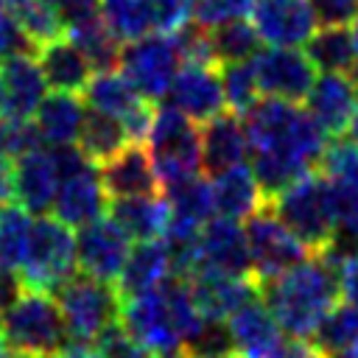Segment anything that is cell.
<instances>
[{"label": "cell", "mask_w": 358, "mask_h": 358, "mask_svg": "<svg viewBox=\"0 0 358 358\" xmlns=\"http://www.w3.org/2000/svg\"><path fill=\"white\" fill-rule=\"evenodd\" d=\"M243 129L249 140L252 173L266 201L302 173L319 168L327 148V134L305 109L271 95L257 98L243 112Z\"/></svg>", "instance_id": "1"}, {"label": "cell", "mask_w": 358, "mask_h": 358, "mask_svg": "<svg viewBox=\"0 0 358 358\" xmlns=\"http://www.w3.org/2000/svg\"><path fill=\"white\" fill-rule=\"evenodd\" d=\"M257 288L263 305L291 338L313 336L316 324L338 302L336 268L324 255H310L282 274L263 280Z\"/></svg>", "instance_id": "2"}, {"label": "cell", "mask_w": 358, "mask_h": 358, "mask_svg": "<svg viewBox=\"0 0 358 358\" xmlns=\"http://www.w3.org/2000/svg\"><path fill=\"white\" fill-rule=\"evenodd\" d=\"M266 204L308 246L310 255H322L330 246L333 227H336V210H333L330 179L322 171L302 173Z\"/></svg>", "instance_id": "3"}, {"label": "cell", "mask_w": 358, "mask_h": 358, "mask_svg": "<svg viewBox=\"0 0 358 358\" xmlns=\"http://www.w3.org/2000/svg\"><path fill=\"white\" fill-rule=\"evenodd\" d=\"M143 145L154 162L162 187L185 176H193L201 168V131L196 120H190L187 115H182L168 103H157Z\"/></svg>", "instance_id": "4"}, {"label": "cell", "mask_w": 358, "mask_h": 358, "mask_svg": "<svg viewBox=\"0 0 358 358\" xmlns=\"http://www.w3.org/2000/svg\"><path fill=\"white\" fill-rule=\"evenodd\" d=\"M3 336H6L8 352L59 355L70 344V336L53 294L31 291V288L11 308L3 310Z\"/></svg>", "instance_id": "5"}, {"label": "cell", "mask_w": 358, "mask_h": 358, "mask_svg": "<svg viewBox=\"0 0 358 358\" xmlns=\"http://www.w3.org/2000/svg\"><path fill=\"white\" fill-rule=\"evenodd\" d=\"M53 296L73 344H92L103 327L120 319V296L115 285L84 271L64 280Z\"/></svg>", "instance_id": "6"}, {"label": "cell", "mask_w": 358, "mask_h": 358, "mask_svg": "<svg viewBox=\"0 0 358 358\" xmlns=\"http://www.w3.org/2000/svg\"><path fill=\"white\" fill-rule=\"evenodd\" d=\"M22 282L31 291L56 294V288L70 280L78 268L76 263V238L67 224H62L56 215H36L31 221L28 249L22 260Z\"/></svg>", "instance_id": "7"}, {"label": "cell", "mask_w": 358, "mask_h": 358, "mask_svg": "<svg viewBox=\"0 0 358 358\" xmlns=\"http://www.w3.org/2000/svg\"><path fill=\"white\" fill-rule=\"evenodd\" d=\"M243 232H246V246H249V260H252V277L257 280V285L263 280L282 274L299 260L310 257L308 246L274 215L268 204L257 207L246 218Z\"/></svg>", "instance_id": "8"}, {"label": "cell", "mask_w": 358, "mask_h": 358, "mask_svg": "<svg viewBox=\"0 0 358 358\" xmlns=\"http://www.w3.org/2000/svg\"><path fill=\"white\" fill-rule=\"evenodd\" d=\"M117 67L143 98L159 101V98H165L176 70L182 67V59H179L173 36L154 31V34L137 36L131 42H123Z\"/></svg>", "instance_id": "9"}, {"label": "cell", "mask_w": 358, "mask_h": 358, "mask_svg": "<svg viewBox=\"0 0 358 358\" xmlns=\"http://www.w3.org/2000/svg\"><path fill=\"white\" fill-rule=\"evenodd\" d=\"M87 103L117 117L126 126L129 143H145L157 103L143 98L120 70H95L84 87Z\"/></svg>", "instance_id": "10"}, {"label": "cell", "mask_w": 358, "mask_h": 358, "mask_svg": "<svg viewBox=\"0 0 358 358\" xmlns=\"http://www.w3.org/2000/svg\"><path fill=\"white\" fill-rule=\"evenodd\" d=\"M120 324L154 355V358H182L185 344L171 319L162 291H148L120 302Z\"/></svg>", "instance_id": "11"}, {"label": "cell", "mask_w": 358, "mask_h": 358, "mask_svg": "<svg viewBox=\"0 0 358 358\" xmlns=\"http://www.w3.org/2000/svg\"><path fill=\"white\" fill-rule=\"evenodd\" d=\"M252 67L257 76L260 95L282 98L291 103H302L316 78V67L299 48H263L252 56Z\"/></svg>", "instance_id": "12"}, {"label": "cell", "mask_w": 358, "mask_h": 358, "mask_svg": "<svg viewBox=\"0 0 358 358\" xmlns=\"http://www.w3.org/2000/svg\"><path fill=\"white\" fill-rule=\"evenodd\" d=\"M131 252V238L112 221V218H95L84 227H78L76 235V263L84 274L115 282L126 257Z\"/></svg>", "instance_id": "13"}, {"label": "cell", "mask_w": 358, "mask_h": 358, "mask_svg": "<svg viewBox=\"0 0 358 358\" xmlns=\"http://www.w3.org/2000/svg\"><path fill=\"white\" fill-rule=\"evenodd\" d=\"M165 101L196 123L210 120L227 106L221 76L210 64H182L165 92Z\"/></svg>", "instance_id": "14"}, {"label": "cell", "mask_w": 358, "mask_h": 358, "mask_svg": "<svg viewBox=\"0 0 358 358\" xmlns=\"http://www.w3.org/2000/svg\"><path fill=\"white\" fill-rule=\"evenodd\" d=\"M98 176L109 199L159 196L162 190V182L143 143H126L117 154L98 165Z\"/></svg>", "instance_id": "15"}, {"label": "cell", "mask_w": 358, "mask_h": 358, "mask_svg": "<svg viewBox=\"0 0 358 358\" xmlns=\"http://www.w3.org/2000/svg\"><path fill=\"white\" fill-rule=\"evenodd\" d=\"M252 25L260 42L280 48H299L316 31V17L308 0H255Z\"/></svg>", "instance_id": "16"}, {"label": "cell", "mask_w": 358, "mask_h": 358, "mask_svg": "<svg viewBox=\"0 0 358 358\" xmlns=\"http://www.w3.org/2000/svg\"><path fill=\"white\" fill-rule=\"evenodd\" d=\"M199 260H201L199 268L252 277V260H249L243 227L235 218H224V215L207 218L199 229Z\"/></svg>", "instance_id": "17"}, {"label": "cell", "mask_w": 358, "mask_h": 358, "mask_svg": "<svg viewBox=\"0 0 358 358\" xmlns=\"http://www.w3.org/2000/svg\"><path fill=\"white\" fill-rule=\"evenodd\" d=\"M190 294L201 310L204 319H218L227 322L229 313H235L241 305L249 299L260 296L257 280L255 277H238V274H224L215 268H199L187 277Z\"/></svg>", "instance_id": "18"}, {"label": "cell", "mask_w": 358, "mask_h": 358, "mask_svg": "<svg viewBox=\"0 0 358 358\" xmlns=\"http://www.w3.org/2000/svg\"><path fill=\"white\" fill-rule=\"evenodd\" d=\"M355 98H358V84L347 73H322L319 78H313V87L302 103L305 112L316 120V126L330 140H336L350 126Z\"/></svg>", "instance_id": "19"}, {"label": "cell", "mask_w": 358, "mask_h": 358, "mask_svg": "<svg viewBox=\"0 0 358 358\" xmlns=\"http://www.w3.org/2000/svg\"><path fill=\"white\" fill-rule=\"evenodd\" d=\"M45 76L34 53H8L0 59V117H34L45 98Z\"/></svg>", "instance_id": "20"}, {"label": "cell", "mask_w": 358, "mask_h": 358, "mask_svg": "<svg viewBox=\"0 0 358 358\" xmlns=\"http://www.w3.org/2000/svg\"><path fill=\"white\" fill-rule=\"evenodd\" d=\"M106 204H109V196L101 185V176H98V168L90 165L78 173H70V176H62L59 179V187H56V196H53V215L67 224V227H84L95 218H101L106 213Z\"/></svg>", "instance_id": "21"}, {"label": "cell", "mask_w": 358, "mask_h": 358, "mask_svg": "<svg viewBox=\"0 0 358 358\" xmlns=\"http://www.w3.org/2000/svg\"><path fill=\"white\" fill-rule=\"evenodd\" d=\"M227 330L232 338V355L235 358H268L280 338V324L268 313L260 296L241 305L235 313L227 316Z\"/></svg>", "instance_id": "22"}, {"label": "cell", "mask_w": 358, "mask_h": 358, "mask_svg": "<svg viewBox=\"0 0 358 358\" xmlns=\"http://www.w3.org/2000/svg\"><path fill=\"white\" fill-rule=\"evenodd\" d=\"M11 168H14V199L20 201V207H25L34 215H45L59 187V173L50 148L39 145L25 151L11 162Z\"/></svg>", "instance_id": "23"}, {"label": "cell", "mask_w": 358, "mask_h": 358, "mask_svg": "<svg viewBox=\"0 0 358 358\" xmlns=\"http://www.w3.org/2000/svg\"><path fill=\"white\" fill-rule=\"evenodd\" d=\"M201 131V168L207 173H221L232 165H241L249 154L246 129L238 112L221 109L210 120H204Z\"/></svg>", "instance_id": "24"}, {"label": "cell", "mask_w": 358, "mask_h": 358, "mask_svg": "<svg viewBox=\"0 0 358 358\" xmlns=\"http://www.w3.org/2000/svg\"><path fill=\"white\" fill-rule=\"evenodd\" d=\"M171 274V252L168 243L157 241H137V246L129 252L117 280H115V291L123 299L157 291Z\"/></svg>", "instance_id": "25"}, {"label": "cell", "mask_w": 358, "mask_h": 358, "mask_svg": "<svg viewBox=\"0 0 358 358\" xmlns=\"http://www.w3.org/2000/svg\"><path fill=\"white\" fill-rule=\"evenodd\" d=\"M36 64L45 76V84L62 92H81L92 76L90 59L81 53L76 42H70L64 34L42 42L36 50Z\"/></svg>", "instance_id": "26"}, {"label": "cell", "mask_w": 358, "mask_h": 358, "mask_svg": "<svg viewBox=\"0 0 358 358\" xmlns=\"http://www.w3.org/2000/svg\"><path fill=\"white\" fill-rule=\"evenodd\" d=\"M210 187H213V210L215 215H224V218L241 221L266 204L252 168H246L243 162L215 173Z\"/></svg>", "instance_id": "27"}, {"label": "cell", "mask_w": 358, "mask_h": 358, "mask_svg": "<svg viewBox=\"0 0 358 358\" xmlns=\"http://www.w3.org/2000/svg\"><path fill=\"white\" fill-rule=\"evenodd\" d=\"M109 218L131 238V241H157L165 238L168 229V201L159 196H131V199H109Z\"/></svg>", "instance_id": "28"}, {"label": "cell", "mask_w": 358, "mask_h": 358, "mask_svg": "<svg viewBox=\"0 0 358 358\" xmlns=\"http://www.w3.org/2000/svg\"><path fill=\"white\" fill-rule=\"evenodd\" d=\"M84 103L76 98V92L53 90L45 95L34 112V126L42 137V143L50 145H73L78 140V129L84 120Z\"/></svg>", "instance_id": "29"}, {"label": "cell", "mask_w": 358, "mask_h": 358, "mask_svg": "<svg viewBox=\"0 0 358 358\" xmlns=\"http://www.w3.org/2000/svg\"><path fill=\"white\" fill-rule=\"evenodd\" d=\"M78 148L95 162L101 165L103 159H109L112 154H117L126 143H129V134H126V126L106 115V112H98V109H87L84 112V120H81V129H78Z\"/></svg>", "instance_id": "30"}, {"label": "cell", "mask_w": 358, "mask_h": 358, "mask_svg": "<svg viewBox=\"0 0 358 358\" xmlns=\"http://www.w3.org/2000/svg\"><path fill=\"white\" fill-rule=\"evenodd\" d=\"M305 56L322 73H347L352 67V36L344 25H322L305 42Z\"/></svg>", "instance_id": "31"}, {"label": "cell", "mask_w": 358, "mask_h": 358, "mask_svg": "<svg viewBox=\"0 0 358 358\" xmlns=\"http://www.w3.org/2000/svg\"><path fill=\"white\" fill-rule=\"evenodd\" d=\"M3 8L14 17L20 31L25 34V39L34 45V50L42 42L64 34V22H62L59 8H53L45 0H6Z\"/></svg>", "instance_id": "32"}, {"label": "cell", "mask_w": 358, "mask_h": 358, "mask_svg": "<svg viewBox=\"0 0 358 358\" xmlns=\"http://www.w3.org/2000/svg\"><path fill=\"white\" fill-rule=\"evenodd\" d=\"M358 341V302H336L313 330V347L327 358Z\"/></svg>", "instance_id": "33"}, {"label": "cell", "mask_w": 358, "mask_h": 358, "mask_svg": "<svg viewBox=\"0 0 358 358\" xmlns=\"http://www.w3.org/2000/svg\"><path fill=\"white\" fill-rule=\"evenodd\" d=\"M207 31H210V45H213L215 64L243 62V59H252L260 50V36H257L255 25L246 22L243 17L218 22V25H213Z\"/></svg>", "instance_id": "34"}, {"label": "cell", "mask_w": 358, "mask_h": 358, "mask_svg": "<svg viewBox=\"0 0 358 358\" xmlns=\"http://www.w3.org/2000/svg\"><path fill=\"white\" fill-rule=\"evenodd\" d=\"M98 8L117 42H131L154 31L148 0H98Z\"/></svg>", "instance_id": "35"}, {"label": "cell", "mask_w": 358, "mask_h": 358, "mask_svg": "<svg viewBox=\"0 0 358 358\" xmlns=\"http://www.w3.org/2000/svg\"><path fill=\"white\" fill-rule=\"evenodd\" d=\"M31 235V218L28 210L20 204H0V266L20 268L25 260Z\"/></svg>", "instance_id": "36"}, {"label": "cell", "mask_w": 358, "mask_h": 358, "mask_svg": "<svg viewBox=\"0 0 358 358\" xmlns=\"http://www.w3.org/2000/svg\"><path fill=\"white\" fill-rule=\"evenodd\" d=\"M218 76H221V87H224V101H227V106L232 112L243 115L260 98V87H257V76H255L252 59L224 62Z\"/></svg>", "instance_id": "37"}, {"label": "cell", "mask_w": 358, "mask_h": 358, "mask_svg": "<svg viewBox=\"0 0 358 358\" xmlns=\"http://www.w3.org/2000/svg\"><path fill=\"white\" fill-rule=\"evenodd\" d=\"M319 171L330 182L358 193V143L341 140V137L327 143V148H324V154L319 159Z\"/></svg>", "instance_id": "38"}, {"label": "cell", "mask_w": 358, "mask_h": 358, "mask_svg": "<svg viewBox=\"0 0 358 358\" xmlns=\"http://www.w3.org/2000/svg\"><path fill=\"white\" fill-rule=\"evenodd\" d=\"M42 137L34 126L31 117H0V157L3 159H17L20 154L39 148Z\"/></svg>", "instance_id": "39"}, {"label": "cell", "mask_w": 358, "mask_h": 358, "mask_svg": "<svg viewBox=\"0 0 358 358\" xmlns=\"http://www.w3.org/2000/svg\"><path fill=\"white\" fill-rule=\"evenodd\" d=\"M92 347H95L103 358H154V355L120 324V319L112 322L109 327H103V330L95 336Z\"/></svg>", "instance_id": "40"}, {"label": "cell", "mask_w": 358, "mask_h": 358, "mask_svg": "<svg viewBox=\"0 0 358 358\" xmlns=\"http://www.w3.org/2000/svg\"><path fill=\"white\" fill-rule=\"evenodd\" d=\"M151 11V28L157 34L173 36L179 28H185L196 14V0H148Z\"/></svg>", "instance_id": "41"}, {"label": "cell", "mask_w": 358, "mask_h": 358, "mask_svg": "<svg viewBox=\"0 0 358 358\" xmlns=\"http://www.w3.org/2000/svg\"><path fill=\"white\" fill-rule=\"evenodd\" d=\"M252 3L255 0H196V14L193 20L204 28H213L218 22H227V20H238V17H246L252 11Z\"/></svg>", "instance_id": "42"}, {"label": "cell", "mask_w": 358, "mask_h": 358, "mask_svg": "<svg viewBox=\"0 0 358 358\" xmlns=\"http://www.w3.org/2000/svg\"><path fill=\"white\" fill-rule=\"evenodd\" d=\"M319 25H350L358 17V0H308Z\"/></svg>", "instance_id": "43"}, {"label": "cell", "mask_w": 358, "mask_h": 358, "mask_svg": "<svg viewBox=\"0 0 358 358\" xmlns=\"http://www.w3.org/2000/svg\"><path fill=\"white\" fill-rule=\"evenodd\" d=\"M327 257V255H324ZM336 268V280H338V296L358 302V249L341 257H327Z\"/></svg>", "instance_id": "44"}, {"label": "cell", "mask_w": 358, "mask_h": 358, "mask_svg": "<svg viewBox=\"0 0 358 358\" xmlns=\"http://www.w3.org/2000/svg\"><path fill=\"white\" fill-rule=\"evenodd\" d=\"M8 53H34V45L25 39L14 17L6 8H0V59Z\"/></svg>", "instance_id": "45"}, {"label": "cell", "mask_w": 358, "mask_h": 358, "mask_svg": "<svg viewBox=\"0 0 358 358\" xmlns=\"http://www.w3.org/2000/svg\"><path fill=\"white\" fill-rule=\"evenodd\" d=\"M22 294H25L22 274H17V271L8 268V266H0V313H3L6 308H11Z\"/></svg>", "instance_id": "46"}, {"label": "cell", "mask_w": 358, "mask_h": 358, "mask_svg": "<svg viewBox=\"0 0 358 358\" xmlns=\"http://www.w3.org/2000/svg\"><path fill=\"white\" fill-rule=\"evenodd\" d=\"M268 358H324L313 341H305V338H288V341H280L277 350L268 355Z\"/></svg>", "instance_id": "47"}, {"label": "cell", "mask_w": 358, "mask_h": 358, "mask_svg": "<svg viewBox=\"0 0 358 358\" xmlns=\"http://www.w3.org/2000/svg\"><path fill=\"white\" fill-rule=\"evenodd\" d=\"M14 199V168L11 159L0 157V204H8Z\"/></svg>", "instance_id": "48"}, {"label": "cell", "mask_w": 358, "mask_h": 358, "mask_svg": "<svg viewBox=\"0 0 358 358\" xmlns=\"http://www.w3.org/2000/svg\"><path fill=\"white\" fill-rule=\"evenodd\" d=\"M59 358H103L92 344H67L62 352H59Z\"/></svg>", "instance_id": "49"}, {"label": "cell", "mask_w": 358, "mask_h": 358, "mask_svg": "<svg viewBox=\"0 0 358 358\" xmlns=\"http://www.w3.org/2000/svg\"><path fill=\"white\" fill-rule=\"evenodd\" d=\"M350 36H352V67H350V78L358 84V17L352 20V31H350Z\"/></svg>", "instance_id": "50"}, {"label": "cell", "mask_w": 358, "mask_h": 358, "mask_svg": "<svg viewBox=\"0 0 358 358\" xmlns=\"http://www.w3.org/2000/svg\"><path fill=\"white\" fill-rule=\"evenodd\" d=\"M347 131H350V140H352V143H358V98H355V109H352V117H350Z\"/></svg>", "instance_id": "51"}, {"label": "cell", "mask_w": 358, "mask_h": 358, "mask_svg": "<svg viewBox=\"0 0 358 358\" xmlns=\"http://www.w3.org/2000/svg\"><path fill=\"white\" fill-rule=\"evenodd\" d=\"M327 358H358V341H352L350 347H344V350H338V352H333Z\"/></svg>", "instance_id": "52"}, {"label": "cell", "mask_w": 358, "mask_h": 358, "mask_svg": "<svg viewBox=\"0 0 358 358\" xmlns=\"http://www.w3.org/2000/svg\"><path fill=\"white\" fill-rule=\"evenodd\" d=\"M0 358H8V344H6V336H3V319H0Z\"/></svg>", "instance_id": "53"}, {"label": "cell", "mask_w": 358, "mask_h": 358, "mask_svg": "<svg viewBox=\"0 0 358 358\" xmlns=\"http://www.w3.org/2000/svg\"><path fill=\"white\" fill-rule=\"evenodd\" d=\"M8 358H59V355H31V352H8Z\"/></svg>", "instance_id": "54"}, {"label": "cell", "mask_w": 358, "mask_h": 358, "mask_svg": "<svg viewBox=\"0 0 358 358\" xmlns=\"http://www.w3.org/2000/svg\"><path fill=\"white\" fill-rule=\"evenodd\" d=\"M45 3H50V6H53V8H59V11H62V6H64V3H67V0H45Z\"/></svg>", "instance_id": "55"}, {"label": "cell", "mask_w": 358, "mask_h": 358, "mask_svg": "<svg viewBox=\"0 0 358 358\" xmlns=\"http://www.w3.org/2000/svg\"><path fill=\"white\" fill-rule=\"evenodd\" d=\"M3 6H6V0H0V8H3Z\"/></svg>", "instance_id": "56"}]
</instances>
